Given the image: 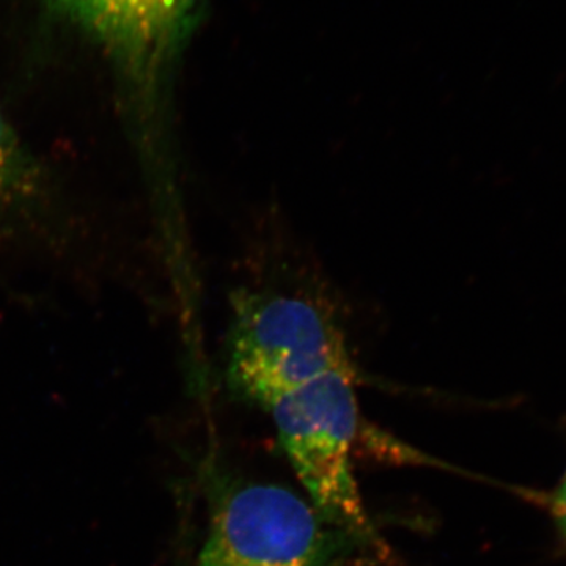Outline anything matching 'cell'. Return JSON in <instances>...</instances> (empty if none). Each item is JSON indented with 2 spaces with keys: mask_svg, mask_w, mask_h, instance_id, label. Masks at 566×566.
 Here are the masks:
<instances>
[{
  "mask_svg": "<svg viewBox=\"0 0 566 566\" xmlns=\"http://www.w3.org/2000/svg\"><path fill=\"white\" fill-rule=\"evenodd\" d=\"M307 501L360 549L381 551L353 474L359 428L356 370L331 371L290 390L266 409Z\"/></svg>",
  "mask_w": 566,
  "mask_h": 566,
  "instance_id": "obj_1",
  "label": "cell"
},
{
  "mask_svg": "<svg viewBox=\"0 0 566 566\" xmlns=\"http://www.w3.org/2000/svg\"><path fill=\"white\" fill-rule=\"evenodd\" d=\"M227 348L230 389L263 409L319 376L354 370L337 318L303 296L238 293Z\"/></svg>",
  "mask_w": 566,
  "mask_h": 566,
  "instance_id": "obj_2",
  "label": "cell"
},
{
  "mask_svg": "<svg viewBox=\"0 0 566 566\" xmlns=\"http://www.w3.org/2000/svg\"><path fill=\"white\" fill-rule=\"evenodd\" d=\"M357 547L289 488L248 483L216 501L197 566H344Z\"/></svg>",
  "mask_w": 566,
  "mask_h": 566,
  "instance_id": "obj_3",
  "label": "cell"
},
{
  "mask_svg": "<svg viewBox=\"0 0 566 566\" xmlns=\"http://www.w3.org/2000/svg\"><path fill=\"white\" fill-rule=\"evenodd\" d=\"M137 91L153 85L196 28L202 0H51Z\"/></svg>",
  "mask_w": 566,
  "mask_h": 566,
  "instance_id": "obj_4",
  "label": "cell"
},
{
  "mask_svg": "<svg viewBox=\"0 0 566 566\" xmlns=\"http://www.w3.org/2000/svg\"><path fill=\"white\" fill-rule=\"evenodd\" d=\"M44 175L0 111V221L29 210L43 196Z\"/></svg>",
  "mask_w": 566,
  "mask_h": 566,
  "instance_id": "obj_5",
  "label": "cell"
},
{
  "mask_svg": "<svg viewBox=\"0 0 566 566\" xmlns=\"http://www.w3.org/2000/svg\"><path fill=\"white\" fill-rule=\"evenodd\" d=\"M553 515L556 520L558 532L566 542V471L558 483L553 499Z\"/></svg>",
  "mask_w": 566,
  "mask_h": 566,
  "instance_id": "obj_6",
  "label": "cell"
}]
</instances>
